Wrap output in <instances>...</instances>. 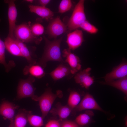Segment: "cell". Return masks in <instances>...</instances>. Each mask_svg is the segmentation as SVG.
Segmentation results:
<instances>
[{
    "mask_svg": "<svg viewBox=\"0 0 127 127\" xmlns=\"http://www.w3.org/2000/svg\"><path fill=\"white\" fill-rule=\"evenodd\" d=\"M72 110L67 105H63L58 103L55 107L50 111L54 115H58L60 120H62L66 119L70 115Z\"/></svg>",
    "mask_w": 127,
    "mask_h": 127,
    "instance_id": "ac0fdd59",
    "label": "cell"
},
{
    "mask_svg": "<svg viewBox=\"0 0 127 127\" xmlns=\"http://www.w3.org/2000/svg\"><path fill=\"white\" fill-rule=\"evenodd\" d=\"M35 80L34 77L29 75L27 79L19 81L17 90V98L18 99L30 97L37 101L38 96L34 95L36 88L33 85Z\"/></svg>",
    "mask_w": 127,
    "mask_h": 127,
    "instance_id": "277c9868",
    "label": "cell"
},
{
    "mask_svg": "<svg viewBox=\"0 0 127 127\" xmlns=\"http://www.w3.org/2000/svg\"><path fill=\"white\" fill-rule=\"evenodd\" d=\"M15 40L20 49L22 57L24 58L29 64H34L36 63L35 56L29 48L20 41L15 39Z\"/></svg>",
    "mask_w": 127,
    "mask_h": 127,
    "instance_id": "e0dca14e",
    "label": "cell"
},
{
    "mask_svg": "<svg viewBox=\"0 0 127 127\" xmlns=\"http://www.w3.org/2000/svg\"><path fill=\"white\" fill-rule=\"evenodd\" d=\"M14 121L10 122V123L8 127H15L14 124Z\"/></svg>",
    "mask_w": 127,
    "mask_h": 127,
    "instance_id": "1f68e13d",
    "label": "cell"
},
{
    "mask_svg": "<svg viewBox=\"0 0 127 127\" xmlns=\"http://www.w3.org/2000/svg\"><path fill=\"white\" fill-rule=\"evenodd\" d=\"M38 2L40 6L43 7H46V6L51 1L50 0H39Z\"/></svg>",
    "mask_w": 127,
    "mask_h": 127,
    "instance_id": "4dcf8cb0",
    "label": "cell"
},
{
    "mask_svg": "<svg viewBox=\"0 0 127 127\" xmlns=\"http://www.w3.org/2000/svg\"><path fill=\"white\" fill-rule=\"evenodd\" d=\"M29 23H23L16 25L14 31V35L15 39L23 43H34L39 44L42 38L34 36L33 34Z\"/></svg>",
    "mask_w": 127,
    "mask_h": 127,
    "instance_id": "3957f363",
    "label": "cell"
},
{
    "mask_svg": "<svg viewBox=\"0 0 127 127\" xmlns=\"http://www.w3.org/2000/svg\"><path fill=\"white\" fill-rule=\"evenodd\" d=\"M67 28L59 17L50 20L47 27L46 33L50 38L56 39L57 37L65 32Z\"/></svg>",
    "mask_w": 127,
    "mask_h": 127,
    "instance_id": "8992f818",
    "label": "cell"
},
{
    "mask_svg": "<svg viewBox=\"0 0 127 127\" xmlns=\"http://www.w3.org/2000/svg\"><path fill=\"white\" fill-rule=\"evenodd\" d=\"M84 0H80L75 5L67 23V28L74 31L79 28L81 25L86 20L84 11Z\"/></svg>",
    "mask_w": 127,
    "mask_h": 127,
    "instance_id": "7a4b0ae2",
    "label": "cell"
},
{
    "mask_svg": "<svg viewBox=\"0 0 127 127\" xmlns=\"http://www.w3.org/2000/svg\"><path fill=\"white\" fill-rule=\"evenodd\" d=\"M61 124L59 121L55 120H49L46 124L45 127H60Z\"/></svg>",
    "mask_w": 127,
    "mask_h": 127,
    "instance_id": "f1b7e54d",
    "label": "cell"
},
{
    "mask_svg": "<svg viewBox=\"0 0 127 127\" xmlns=\"http://www.w3.org/2000/svg\"><path fill=\"white\" fill-rule=\"evenodd\" d=\"M83 41V33L81 30H75L67 35L66 42L68 48L71 50H74L79 47Z\"/></svg>",
    "mask_w": 127,
    "mask_h": 127,
    "instance_id": "30bf717a",
    "label": "cell"
},
{
    "mask_svg": "<svg viewBox=\"0 0 127 127\" xmlns=\"http://www.w3.org/2000/svg\"><path fill=\"white\" fill-rule=\"evenodd\" d=\"M29 8L30 12L34 13L43 19L47 20L52 19L54 15L53 12L46 7L30 5Z\"/></svg>",
    "mask_w": 127,
    "mask_h": 127,
    "instance_id": "2e32d148",
    "label": "cell"
},
{
    "mask_svg": "<svg viewBox=\"0 0 127 127\" xmlns=\"http://www.w3.org/2000/svg\"><path fill=\"white\" fill-rule=\"evenodd\" d=\"M30 28L33 34L36 37L42 35L44 32V26L39 23H35L31 25Z\"/></svg>",
    "mask_w": 127,
    "mask_h": 127,
    "instance_id": "83f0119b",
    "label": "cell"
},
{
    "mask_svg": "<svg viewBox=\"0 0 127 127\" xmlns=\"http://www.w3.org/2000/svg\"><path fill=\"white\" fill-rule=\"evenodd\" d=\"M15 0H5V3L8 5V16L9 23L8 34V36L15 39L14 32L16 25V23L17 12Z\"/></svg>",
    "mask_w": 127,
    "mask_h": 127,
    "instance_id": "52a82bcc",
    "label": "cell"
},
{
    "mask_svg": "<svg viewBox=\"0 0 127 127\" xmlns=\"http://www.w3.org/2000/svg\"><path fill=\"white\" fill-rule=\"evenodd\" d=\"M91 70V68L88 67L76 73L74 77L75 82L82 87L88 89L94 81V78L90 76Z\"/></svg>",
    "mask_w": 127,
    "mask_h": 127,
    "instance_id": "9c48e42d",
    "label": "cell"
},
{
    "mask_svg": "<svg viewBox=\"0 0 127 127\" xmlns=\"http://www.w3.org/2000/svg\"><path fill=\"white\" fill-rule=\"evenodd\" d=\"M72 3L70 0H62L58 7V12L63 13L69 10L72 6Z\"/></svg>",
    "mask_w": 127,
    "mask_h": 127,
    "instance_id": "4316f807",
    "label": "cell"
},
{
    "mask_svg": "<svg viewBox=\"0 0 127 127\" xmlns=\"http://www.w3.org/2000/svg\"><path fill=\"white\" fill-rule=\"evenodd\" d=\"M5 49L11 54L15 56L22 57L20 49L15 40L9 37L4 39Z\"/></svg>",
    "mask_w": 127,
    "mask_h": 127,
    "instance_id": "d6986e66",
    "label": "cell"
},
{
    "mask_svg": "<svg viewBox=\"0 0 127 127\" xmlns=\"http://www.w3.org/2000/svg\"><path fill=\"white\" fill-rule=\"evenodd\" d=\"M43 68L40 65L37 64H29L26 66L23 69L24 74L26 75L28 74L33 77L40 79L45 75V72Z\"/></svg>",
    "mask_w": 127,
    "mask_h": 127,
    "instance_id": "5bb4252c",
    "label": "cell"
},
{
    "mask_svg": "<svg viewBox=\"0 0 127 127\" xmlns=\"http://www.w3.org/2000/svg\"><path fill=\"white\" fill-rule=\"evenodd\" d=\"M81 96L79 93L75 91H71L69 96L67 105L72 110L79 104Z\"/></svg>",
    "mask_w": 127,
    "mask_h": 127,
    "instance_id": "cb8c5ba5",
    "label": "cell"
},
{
    "mask_svg": "<svg viewBox=\"0 0 127 127\" xmlns=\"http://www.w3.org/2000/svg\"><path fill=\"white\" fill-rule=\"evenodd\" d=\"M74 122L70 120H65L63 121L60 127H72Z\"/></svg>",
    "mask_w": 127,
    "mask_h": 127,
    "instance_id": "f546056e",
    "label": "cell"
},
{
    "mask_svg": "<svg viewBox=\"0 0 127 127\" xmlns=\"http://www.w3.org/2000/svg\"><path fill=\"white\" fill-rule=\"evenodd\" d=\"M25 1L30 3H32L33 2V0H25Z\"/></svg>",
    "mask_w": 127,
    "mask_h": 127,
    "instance_id": "d6a6232c",
    "label": "cell"
},
{
    "mask_svg": "<svg viewBox=\"0 0 127 127\" xmlns=\"http://www.w3.org/2000/svg\"><path fill=\"white\" fill-rule=\"evenodd\" d=\"M79 28L91 34H96L98 31V29L95 26L87 20L81 25Z\"/></svg>",
    "mask_w": 127,
    "mask_h": 127,
    "instance_id": "484cf974",
    "label": "cell"
},
{
    "mask_svg": "<svg viewBox=\"0 0 127 127\" xmlns=\"http://www.w3.org/2000/svg\"><path fill=\"white\" fill-rule=\"evenodd\" d=\"M127 64L123 62L115 67L104 77L105 81L107 82L127 77Z\"/></svg>",
    "mask_w": 127,
    "mask_h": 127,
    "instance_id": "7c38bea8",
    "label": "cell"
},
{
    "mask_svg": "<svg viewBox=\"0 0 127 127\" xmlns=\"http://www.w3.org/2000/svg\"><path fill=\"white\" fill-rule=\"evenodd\" d=\"M63 53V57L70 68L72 75L76 74L81 70L80 60L77 56L72 53L68 48L64 49Z\"/></svg>",
    "mask_w": 127,
    "mask_h": 127,
    "instance_id": "ba28073f",
    "label": "cell"
},
{
    "mask_svg": "<svg viewBox=\"0 0 127 127\" xmlns=\"http://www.w3.org/2000/svg\"><path fill=\"white\" fill-rule=\"evenodd\" d=\"M32 112L24 109L19 110L15 116L14 123L15 127H25L28 121V115Z\"/></svg>",
    "mask_w": 127,
    "mask_h": 127,
    "instance_id": "ffe728a7",
    "label": "cell"
},
{
    "mask_svg": "<svg viewBox=\"0 0 127 127\" xmlns=\"http://www.w3.org/2000/svg\"><path fill=\"white\" fill-rule=\"evenodd\" d=\"M62 96L61 91H58L56 93L54 94L50 88L47 89L44 93L38 97V101L42 113V117L44 118L50 111L52 106L57 97H61Z\"/></svg>",
    "mask_w": 127,
    "mask_h": 127,
    "instance_id": "5b68a950",
    "label": "cell"
},
{
    "mask_svg": "<svg viewBox=\"0 0 127 127\" xmlns=\"http://www.w3.org/2000/svg\"><path fill=\"white\" fill-rule=\"evenodd\" d=\"M32 113L28 116V121L30 124L34 127H41L44 124L43 118L42 116L33 115Z\"/></svg>",
    "mask_w": 127,
    "mask_h": 127,
    "instance_id": "d4e9b609",
    "label": "cell"
},
{
    "mask_svg": "<svg viewBox=\"0 0 127 127\" xmlns=\"http://www.w3.org/2000/svg\"><path fill=\"white\" fill-rule=\"evenodd\" d=\"M19 106L9 102L5 101L0 106V115L5 119H8L10 122L14 120L15 111Z\"/></svg>",
    "mask_w": 127,
    "mask_h": 127,
    "instance_id": "4fadbf2b",
    "label": "cell"
},
{
    "mask_svg": "<svg viewBox=\"0 0 127 127\" xmlns=\"http://www.w3.org/2000/svg\"><path fill=\"white\" fill-rule=\"evenodd\" d=\"M44 39L45 41L44 52L36 63L44 68L46 67L47 62L49 61L65 63L61 56L60 48L62 38L52 41L45 36H44Z\"/></svg>",
    "mask_w": 127,
    "mask_h": 127,
    "instance_id": "6da1fadb",
    "label": "cell"
},
{
    "mask_svg": "<svg viewBox=\"0 0 127 127\" xmlns=\"http://www.w3.org/2000/svg\"><path fill=\"white\" fill-rule=\"evenodd\" d=\"M1 20L0 19V21ZM5 46L4 42L3 41L0 37V64L3 65L7 72H9L15 66L14 61L12 60H10L8 63L6 61L5 51Z\"/></svg>",
    "mask_w": 127,
    "mask_h": 127,
    "instance_id": "44dd1931",
    "label": "cell"
},
{
    "mask_svg": "<svg viewBox=\"0 0 127 127\" xmlns=\"http://www.w3.org/2000/svg\"><path fill=\"white\" fill-rule=\"evenodd\" d=\"M75 108L77 111L92 109L104 111L93 96L88 93L85 94L81 102Z\"/></svg>",
    "mask_w": 127,
    "mask_h": 127,
    "instance_id": "8fae6325",
    "label": "cell"
},
{
    "mask_svg": "<svg viewBox=\"0 0 127 127\" xmlns=\"http://www.w3.org/2000/svg\"><path fill=\"white\" fill-rule=\"evenodd\" d=\"M103 84L109 85L114 87L123 92L127 95V77L118 79L102 82Z\"/></svg>",
    "mask_w": 127,
    "mask_h": 127,
    "instance_id": "603a6c76",
    "label": "cell"
},
{
    "mask_svg": "<svg viewBox=\"0 0 127 127\" xmlns=\"http://www.w3.org/2000/svg\"><path fill=\"white\" fill-rule=\"evenodd\" d=\"M71 74V69L67 64L62 63L51 72L49 75L55 80H57Z\"/></svg>",
    "mask_w": 127,
    "mask_h": 127,
    "instance_id": "9a60e30c",
    "label": "cell"
},
{
    "mask_svg": "<svg viewBox=\"0 0 127 127\" xmlns=\"http://www.w3.org/2000/svg\"><path fill=\"white\" fill-rule=\"evenodd\" d=\"M93 112L88 111L84 113L80 114L76 118L75 122L80 127H88L92 122Z\"/></svg>",
    "mask_w": 127,
    "mask_h": 127,
    "instance_id": "7402d4cb",
    "label": "cell"
}]
</instances>
